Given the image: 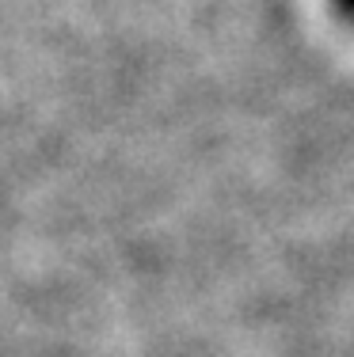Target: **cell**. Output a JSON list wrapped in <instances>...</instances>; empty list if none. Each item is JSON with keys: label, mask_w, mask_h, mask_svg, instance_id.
Here are the masks:
<instances>
[{"label": "cell", "mask_w": 354, "mask_h": 357, "mask_svg": "<svg viewBox=\"0 0 354 357\" xmlns=\"http://www.w3.org/2000/svg\"><path fill=\"white\" fill-rule=\"evenodd\" d=\"M332 4H335V12H339V20L354 23V0H332Z\"/></svg>", "instance_id": "obj_1"}]
</instances>
